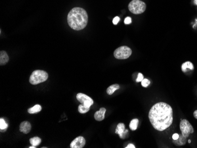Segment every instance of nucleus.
I'll return each mask as SVG.
<instances>
[{"label":"nucleus","mask_w":197,"mask_h":148,"mask_svg":"<svg viewBox=\"0 0 197 148\" xmlns=\"http://www.w3.org/2000/svg\"><path fill=\"white\" fill-rule=\"evenodd\" d=\"M149 119L155 129L160 132L164 131L172 123V109L170 105L166 103H157L150 109Z\"/></svg>","instance_id":"obj_1"},{"label":"nucleus","mask_w":197,"mask_h":148,"mask_svg":"<svg viewBox=\"0 0 197 148\" xmlns=\"http://www.w3.org/2000/svg\"><path fill=\"white\" fill-rule=\"evenodd\" d=\"M67 22L74 30L84 29L88 22V15L86 10L80 7L73 8L68 14Z\"/></svg>","instance_id":"obj_2"},{"label":"nucleus","mask_w":197,"mask_h":148,"mask_svg":"<svg viewBox=\"0 0 197 148\" xmlns=\"http://www.w3.org/2000/svg\"><path fill=\"white\" fill-rule=\"evenodd\" d=\"M48 77V73L45 71L40 70H35L31 74L29 82L31 84L36 85L47 80Z\"/></svg>","instance_id":"obj_3"},{"label":"nucleus","mask_w":197,"mask_h":148,"mask_svg":"<svg viewBox=\"0 0 197 148\" xmlns=\"http://www.w3.org/2000/svg\"><path fill=\"white\" fill-rule=\"evenodd\" d=\"M146 4L141 0H132L128 5L129 10L134 14H141L146 10Z\"/></svg>","instance_id":"obj_4"},{"label":"nucleus","mask_w":197,"mask_h":148,"mask_svg":"<svg viewBox=\"0 0 197 148\" xmlns=\"http://www.w3.org/2000/svg\"><path fill=\"white\" fill-rule=\"evenodd\" d=\"M132 54V50L127 46H122L114 51V56L116 59L123 60L128 59Z\"/></svg>","instance_id":"obj_5"},{"label":"nucleus","mask_w":197,"mask_h":148,"mask_svg":"<svg viewBox=\"0 0 197 148\" xmlns=\"http://www.w3.org/2000/svg\"><path fill=\"white\" fill-rule=\"evenodd\" d=\"M180 129L181 134L185 138H188L191 133H193L194 132L192 126L186 119H183L181 121Z\"/></svg>","instance_id":"obj_6"},{"label":"nucleus","mask_w":197,"mask_h":148,"mask_svg":"<svg viewBox=\"0 0 197 148\" xmlns=\"http://www.w3.org/2000/svg\"><path fill=\"white\" fill-rule=\"evenodd\" d=\"M76 98L79 102L87 107H90V106L93 105L94 103L93 100L83 93H78L76 96Z\"/></svg>","instance_id":"obj_7"},{"label":"nucleus","mask_w":197,"mask_h":148,"mask_svg":"<svg viewBox=\"0 0 197 148\" xmlns=\"http://www.w3.org/2000/svg\"><path fill=\"white\" fill-rule=\"evenodd\" d=\"M86 144L85 139L82 136H79L74 139L70 143L71 148H82Z\"/></svg>","instance_id":"obj_8"},{"label":"nucleus","mask_w":197,"mask_h":148,"mask_svg":"<svg viewBox=\"0 0 197 148\" xmlns=\"http://www.w3.org/2000/svg\"><path fill=\"white\" fill-rule=\"evenodd\" d=\"M128 132V130H125V126L124 123H120L118 124L117 128L116 129L115 133L118 134L121 139H124L126 133Z\"/></svg>","instance_id":"obj_9"},{"label":"nucleus","mask_w":197,"mask_h":148,"mask_svg":"<svg viewBox=\"0 0 197 148\" xmlns=\"http://www.w3.org/2000/svg\"><path fill=\"white\" fill-rule=\"evenodd\" d=\"M31 129V125L29 122L24 121L22 122L20 126V132L24 133L25 134L28 133Z\"/></svg>","instance_id":"obj_10"},{"label":"nucleus","mask_w":197,"mask_h":148,"mask_svg":"<svg viewBox=\"0 0 197 148\" xmlns=\"http://www.w3.org/2000/svg\"><path fill=\"white\" fill-rule=\"evenodd\" d=\"M106 109L104 107H102L100 109V110L97 112H96L95 113L94 118L97 121H102L104 119H105V113H106Z\"/></svg>","instance_id":"obj_11"},{"label":"nucleus","mask_w":197,"mask_h":148,"mask_svg":"<svg viewBox=\"0 0 197 148\" xmlns=\"http://www.w3.org/2000/svg\"><path fill=\"white\" fill-rule=\"evenodd\" d=\"M9 60V57L7 53L5 51H1L0 52V65L6 64Z\"/></svg>","instance_id":"obj_12"},{"label":"nucleus","mask_w":197,"mask_h":148,"mask_svg":"<svg viewBox=\"0 0 197 148\" xmlns=\"http://www.w3.org/2000/svg\"><path fill=\"white\" fill-rule=\"evenodd\" d=\"M194 67L193 64L190 61H186L182 64L181 69L183 72H187L188 70H193Z\"/></svg>","instance_id":"obj_13"},{"label":"nucleus","mask_w":197,"mask_h":148,"mask_svg":"<svg viewBox=\"0 0 197 148\" xmlns=\"http://www.w3.org/2000/svg\"><path fill=\"white\" fill-rule=\"evenodd\" d=\"M173 142L176 146H183L185 145V143L187 142V138L184 137V136L181 134H179L178 139L177 140H173Z\"/></svg>","instance_id":"obj_14"},{"label":"nucleus","mask_w":197,"mask_h":148,"mask_svg":"<svg viewBox=\"0 0 197 148\" xmlns=\"http://www.w3.org/2000/svg\"><path fill=\"white\" fill-rule=\"evenodd\" d=\"M120 89V86L118 84H114L110 86L107 89V93L109 95H112L116 90H117Z\"/></svg>","instance_id":"obj_15"},{"label":"nucleus","mask_w":197,"mask_h":148,"mask_svg":"<svg viewBox=\"0 0 197 148\" xmlns=\"http://www.w3.org/2000/svg\"><path fill=\"white\" fill-rule=\"evenodd\" d=\"M41 106L39 105H36L34 106H33L32 107H31L30 109H28V112L30 114H34V113H36L38 112H40L41 110Z\"/></svg>","instance_id":"obj_16"},{"label":"nucleus","mask_w":197,"mask_h":148,"mask_svg":"<svg viewBox=\"0 0 197 148\" xmlns=\"http://www.w3.org/2000/svg\"><path fill=\"white\" fill-rule=\"evenodd\" d=\"M138 124H139V120L137 119H133V120H131L129 124L130 129L133 131L136 130L137 128Z\"/></svg>","instance_id":"obj_17"},{"label":"nucleus","mask_w":197,"mask_h":148,"mask_svg":"<svg viewBox=\"0 0 197 148\" xmlns=\"http://www.w3.org/2000/svg\"><path fill=\"white\" fill-rule=\"evenodd\" d=\"M30 142L31 144V145L36 147L41 143V140L39 137H34V138H32L30 139Z\"/></svg>","instance_id":"obj_18"},{"label":"nucleus","mask_w":197,"mask_h":148,"mask_svg":"<svg viewBox=\"0 0 197 148\" xmlns=\"http://www.w3.org/2000/svg\"><path fill=\"white\" fill-rule=\"evenodd\" d=\"M90 110V107H87L83 105H80L78 107V110L80 113H86L88 112Z\"/></svg>","instance_id":"obj_19"},{"label":"nucleus","mask_w":197,"mask_h":148,"mask_svg":"<svg viewBox=\"0 0 197 148\" xmlns=\"http://www.w3.org/2000/svg\"><path fill=\"white\" fill-rule=\"evenodd\" d=\"M8 127V124L5 122V120L3 118L0 119V129L5 130Z\"/></svg>","instance_id":"obj_20"},{"label":"nucleus","mask_w":197,"mask_h":148,"mask_svg":"<svg viewBox=\"0 0 197 148\" xmlns=\"http://www.w3.org/2000/svg\"><path fill=\"white\" fill-rule=\"evenodd\" d=\"M141 82H142V86L144 87H147L150 84V81L147 78L144 79Z\"/></svg>","instance_id":"obj_21"},{"label":"nucleus","mask_w":197,"mask_h":148,"mask_svg":"<svg viewBox=\"0 0 197 148\" xmlns=\"http://www.w3.org/2000/svg\"><path fill=\"white\" fill-rule=\"evenodd\" d=\"M144 76L142 73H139L138 74V76H137V78L136 79V82H142L143 80H144Z\"/></svg>","instance_id":"obj_22"},{"label":"nucleus","mask_w":197,"mask_h":148,"mask_svg":"<svg viewBox=\"0 0 197 148\" xmlns=\"http://www.w3.org/2000/svg\"><path fill=\"white\" fill-rule=\"evenodd\" d=\"M124 22H125V24H131V22H132V19H131V18L129 17H126V18L125 19Z\"/></svg>","instance_id":"obj_23"},{"label":"nucleus","mask_w":197,"mask_h":148,"mask_svg":"<svg viewBox=\"0 0 197 148\" xmlns=\"http://www.w3.org/2000/svg\"><path fill=\"white\" fill-rule=\"evenodd\" d=\"M120 21V18L119 17H116L113 20V23L114 25H116Z\"/></svg>","instance_id":"obj_24"},{"label":"nucleus","mask_w":197,"mask_h":148,"mask_svg":"<svg viewBox=\"0 0 197 148\" xmlns=\"http://www.w3.org/2000/svg\"><path fill=\"white\" fill-rule=\"evenodd\" d=\"M179 134H178V133L173 134L172 135V139H173V140H177V139H178V138H179Z\"/></svg>","instance_id":"obj_25"},{"label":"nucleus","mask_w":197,"mask_h":148,"mask_svg":"<svg viewBox=\"0 0 197 148\" xmlns=\"http://www.w3.org/2000/svg\"><path fill=\"white\" fill-rule=\"evenodd\" d=\"M126 148H135V145H133V144H129L128 145H127L126 147Z\"/></svg>","instance_id":"obj_26"},{"label":"nucleus","mask_w":197,"mask_h":148,"mask_svg":"<svg viewBox=\"0 0 197 148\" xmlns=\"http://www.w3.org/2000/svg\"><path fill=\"white\" fill-rule=\"evenodd\" d=\"M194 116L195 119H197V110L194 112Z\"/></svg>","instance_id":"obj_27"},{"label":"nucleus","mask_w":197,"mask_h":148,"mask_svg":"<svg viewBox=\"0 0 197 148\" xmlns=\"http://www.w3.org/2000/svg\"><path fill=\"white\" fill-rule=\"evenodd\" d=\"M29 147H30V148H35V147H36V146H34L32 145L31 146H30Z\"/></svg>","instance_id":"obj_28"},{"label":"nucleus","mask_w":197,"mask_h":148,"mask_svg":"<svg viewBox=\"0 0 197 148\" xmlns=\"http://www.w3.org/2000/svg\"><path fill=\"white\" fill-rule=\"evenodd\" d=\"M194 3L197 5V0H194Z\"/></svg>","instance_id":"obj_29"},{"label":"nucleus","mask_w":197,"mask_h":148,"mask_svg":"<svg viewBox=\"0 0 197 148\" xmlns=\"http://www.w3.org/2000/svg\"><path fill=\"white\" fill-rule=\"evenodd\" d=\"M188 142H189V143H191V140H189V141H188Z\"/></svg>","instance_id":"obj_30"}]
</instances>
